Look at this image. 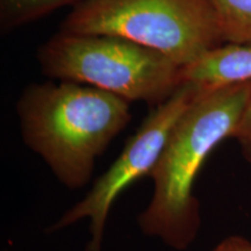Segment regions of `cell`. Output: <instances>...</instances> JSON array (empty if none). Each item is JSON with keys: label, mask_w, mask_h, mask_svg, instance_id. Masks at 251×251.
I'll return each instance as SVG.
<instances>
[{"label": "cell", "mask_w": 251, "mask_h": 251, "mask_svg": "<svg viewBox=\"0 0 251 251\" xmlns=\"http://www.w3.org/2000/svg\"><path fill=\"white\" fill-rule=\"evenodd\" d=\"M233 139L237 141L243 158L251 164V94L241 115Z\"/></svg>", "instance_id": "obj_9"}, {"label": "cell", "mask_w": 251, "mask_h": 251, "mask_svg": "<svg viewBox=\"0 0 251 251\" xmlns=\"http://www.w3.org/2000/svg\"><path fill=\"white\" fill-rule=\"evenodd\" d=\"M224 43H251V0H208Z\"/></svg>", "instance_id": "obj_8"}, {"label": "cell", "mask_w": 251, "mask_h": 251, "mask_svg": "<svg viewBox=\"0 0 251 251\" xmlns=\"http://www.w3.org/2000/svg\"><path fill=\"white\" fill-rule=\"evenodd\" d=\"M83 0H0V30L6 35L59 8Z\"/></svg>", "instance_id": "obj_7"}, {"label": "cell", "mask_w": 251, "mask_h": 251, "mask_svg": "<svg viewBox=\"0 0 251 251\" xmlns=\"http://www.w3.org/2000/svg\"><path fill=\"white\" fill-rule=\"evenodd\" d=\"M251 94V81L202 89L172 128L150 178L151 200L137 218L141 231L178 251L186 250L201 226L193 188L213 150L233 139Z\"/></svg>", "instance_id": "obj_1"}, {"label": "cell", "mask_w": 251, "mask_h": 251, "mask_svg": "<svg viewBox=\"0 0 251 251\" xmlns=\"http://www.w3.org/2000/svg\"><path fill=\"white\" fill-rule=\"evenodd\" d=\"M212 251H251V241L242 236H229L221 241Z\"/></svg>", "instance_id": "obj_10"}, {"label": "cell", "mask_w": 251, "mask_h": 251, "mask_svg": "<svg viewBox=\"0 0 251 251\" xmlns=\"http://www.w3.org/2000/svg\"><path fill=\"white\" fill-rule=\"evenodd\" d=\"M183 81L214 89L251 81V43H224L183 68Z\"/></svg>", "instance_id": "obj_6"}, {"label": "cell", "mask_w": 251, "mask_h": 251, "mask_svg": "<svg viewBox=\"0 0 251 251\" xmlns=\"http://www.w3.org/2000/svg\"><path fill=\"white\" fill-rule=\"evenodd\" d=\"M59 31L124 37L183 68L224 45L208 0H83Z\"/></svg>", "instance_id": "obj_4"}, {"label": "cell", "mask_w": 251, "mask_h": 251, "mask_svg": "<svg viewBox=\"0 0 251 251\" xmlns=\"http://www.w3.org/2000/svg\"><path fill=\"white\" fill-rule=\"evenodd\" d=\"M37 59L51 79L85 84L152 107L184 83L183 67L120 36L58 31L40 47Z\"/></svg>", "instance_id": "obj_3"}, {"label": "cell", "mask_w": 251, "mask_h": 251, "mask_svg": "<svg viewBox=\"0 0 251 251\" xmlns=\"http://www.w3.org/2000/svg\"><path fill=\"white\" fill-rule=\"evenodd\" d=\"M21 136L59 183L78 190L130 122V101L97 87L59 80L30 84L17 102Z\"/></svg>", "instance_id": "obj_2"}, {"label": "cell", "mask_w": 251, "mask_h": 251, "mask_svg": "<svg viewBox=\"0 0 251 251\" xmlns=\"http://www.w3.org/2000/svg\"><path fill=\"white\" fill-rule=\"evenodd\" d=\"M201 90L184 81L170 98L153 107L136 133L126 142L118 158L96 180L80 201L50 226L49 233H56L89 219L90 240L85 251H101L113 203L130 185L141 178L150 177L175 124Z\"/></svg>", "instance_id": "obj_5"}]
</instances>
